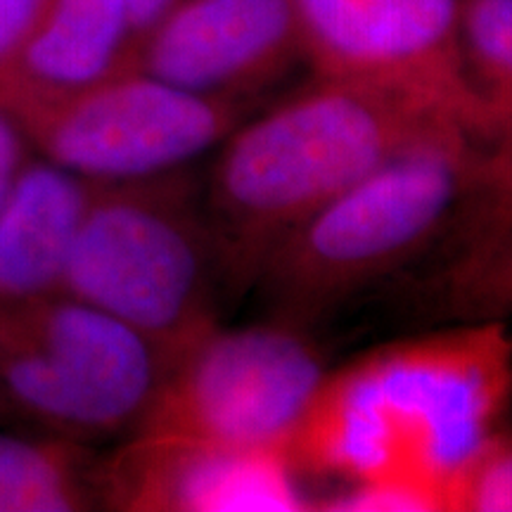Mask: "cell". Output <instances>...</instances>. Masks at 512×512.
Returning <instances> with one entry per match:
<instances>
[{"label": "cell", "mask_w": 512, "mask_h": 512, "mask_svg": "<svg viewBox=\"0 0 512 512\" xmlns=\"http://www.w3.org/2000/svg\"><path fill=\"white\" fill-rule=\"evenodd\" d=\"M185 0H126L128 15H131L133 31H136L138 48L143 43V38L157 27L162 19L174 12L178 5H183ZM138 55V53H136Z\"/></svg>", "instance_id": "20"}, {"label": "cell", "mask_w": 512, "mask_h": 512, "mask_svg": "<svg viewBox=\"0 0 512 512\" xmlns=\"http://www.w3.org/2000/svg\"><path fill=\"white\" fill-rule=\"evenodd\" d=\"M328 368L309 330L283 320L216 325L178 351L138 432L290 453Z\"/></svg>", "instance_id": "7"}, {"label": "cell", "mask_w": 512, "mask_h": 512, "mask_svg": "<svg viewBox=\"0 0 512 512\" xmlns=\"http://www.w3.org/2000/svg\"><path fill=\"white\" fill-rule=\"evenodd\" d=\"M36 155L91 183H121L192 166L214 152L252 102L190 93L126 69L55 98L5 102Z\"/></svg>", "instance_id": "6"}, {"label": "cell", "mask_w": 512, "mask_h": 512, "mask_svg": "<svg viewBox=\"0 0 512 512\" xmlns=\"http://www.w3.org/2000/svg\"><path fill=\"white\" fill-rule=\"evenodd\" d=\"M50 0H0V86L15 72Z\"/></svg>", "instance_id": "18"}, {"label": "cell", "mask_w": 512, "mask_h": 512, "mask_svg": "<svg viewBox=\"0 0 512 512\" xmlns=\"http://www.w3.org/2000/svg\"><path fill=\"white\" fill-rule=\"evenodd\" d=\"M297 64L306 62L292 0H185L143 38L133 69L256 105Z\"/></svg>", "instance_id": "10"}, {"label": "cell", "mask_w": 512, "mask_h": 512, "mask_svg": "<svg viewBox=\"0 0 512 512\" xmlns=\"http://www.w3.org/2000/svg\"><path fill=\"white\" fill-rule=\"evenodd\" d=\"M174 356L67 292L0 306V415L98 446L138 432Z\"/></svg>", "instance_id": "5"}, {"label": "cell", "mask_w": 512, "mask_h": 512, "mask_svg": "<svg viewBox=\"0 0 512 512\" xmlns=\"http://www.w3.org/2000/svg\"><path fill=\"white\" fill-rule=\"evenodd\" d=\"M458 46L486 147L512 133V0H458Z\"/></svg>", "instance_id": "14"}, {"label": "cell", "mask_w": 512, "mask_h": 512, "mask_svg": "<svg viewBox=\"0 0 512 512\" xmlns=\"http://www.w3.org/2000/svg\"><path fill=\"white\" fill-rule=\"evenodd\" d=\"M512 233V133L479 147L470 183L448 228L451 259L475 254Z\"/></svg>", "instance_id": "15"}, {"label": "cell", "mask_w": 512, "mask_h": 512, "mask_svg": "<svg viewBox=\"0 0 512 512\" xmlns=\"http://www.w3.org/2000/svg\"><path fill=\"white\" fill-rule=\"evenodd\" d=\"M439 311L446 318H512V233L475 254L448 261L437 287Z\"/></svg>", "instance_id": "16"}, {"label": "cell", "mask_w": 512, "mask_h": 512, "mask_svg": "<svg viewBox=\"0 0 512 512\" xmlns=\"http://www.w3.org/2000/svg\"><path fill=\"white\" fill-rule=\"evenodd\" d=\"M451 510L512 512V427L501 425L460 479Z\"/></svg>", "instance_id": "17"}, {"label": "cell", "mask_w": 512, "mask_h": 512, "mask_svg": "<svg viewBox=\"0 0 512 512\" xmlns=\"http://www.w3.org/2000/svg\"><path fill=\"white\" fill-rule=\"evenodd\" d=\"M34 157L36 150L22 121L10 105L0 100V204Z\"/></svg>", "instance_id": "19"}, {"label": "cell", "mask_w": 512, "mask_h": 512, "mask_svg": "<svg viewBox=\"0 0 512 512\" xmlns=\"http://www.w3.org/2000/svg\"><path fill=\"white\" fill-rule=\"evenodd\" d=\"M448 131L465 133L413 102L323 76L249 114L216 147L204 178L235 292L254 285L271 249L325 204Z\"/></svg>", "instance_id": "2"}, {"label": "cell", "mask_w": 512, "mask_h": 512, "mask_svg": "<svg viewBox=\"0 0 512 512\" xmlns=\"http://www.w3.org/2000/svg\"><path fill=\"white\" fill-rule=\"evenodd\" d=\"M138 38L126 0H50L3 102L55 98L133 69Z\"/></svg>", "instance_id": "12"}, {"label": "cell", "mask_w": 512, "mask_h": 512, "mask_svg": "<svg viewBox=\"0 0 512 512\" xmlns=\"http://www.w3.org/2000/svg\"><path fill=\"white\" fill-rule=\"evenodd\" d=\"M313 76L425 107L484 147L458 46V0H292Z\"/></svg>", "instance_id": "8"}, {"label": "cell", "mask_w": 512, "mask_h": 512, "mask_svg": "<svg viewBox=\"0 0 512 512\" xmlns=\"http://www.w3.org/2000/svg\"><path fill=\"white\" fill-rule=\"evenodd\" d=\"M95 185L34 157L0 204V306L64 290Z\"/></svg>", "instance_id": "11"}, {"label": "cell", "mask_w": 512, "mask_h": 512, "mask_svg": "<svg viewBox=\"0 0 512 512\" xmlns=\"http://www.w3.org/2000/svg\"><path fill=\"white\" fill-rule=\"evenodd\" d=\"M133 325L171 356L221 325L235 292L192 166L98 183L64 290Z\"/></svg>", "instance_id": "3"}, {"label": "cell", "mask_w": 512, "mask_h": 512, "mask_svg": "<svg viewBox=\"0 0 512 512\" xmlns=\"http://www.w3.org/2000/svg\"><path fill=\"white\" fill-rule=\"evenodd\" d=\"M98 465L88 444L0 430V512L100 510Z\"/></svg>", "instance_id": "13"}, {"label": "cell", "mask_w": 512, "mask_h": 512, "mask_svg": "<svg viewBox=\"0 0 512 512\" xmlns=\"http://www.w3.org/2000/svg\"><path fill=\"white\" fill-rule=\"evenodd\" d=\"M479 145L448 131L389 159L271 249L256 273L271 318L309 325L437 245Z\"/></svg>", "instance_id": "4"}, {"label": "cell", "mask_w": 512, "mask_h": 512, "mask_svg": "<svg viewBox=\"0 0 512 512\" xmlns=\"http://www.w3.org/2000/svg\"><path fill=\"white\" fill-rule=\"evenodd\" d=\"M510 401L508 320H463L328 370L290 458L297 472L354 486L361 510H451Z\"/></svg>", "instance_id": "1"}, {"label": "cell", "mask_w": 512, "mask_h": 512, "mask_svg": "<svg viewBox=\"0 0 512 512\" xmlns=\"http://www.w3.org/2000/svg\"><path fill=\"white\" fill-rule=\"evenodd\" d=\"M100 510H309L290 453L240 448L185 434L140 432L100 456Z\"/></svg>", "instance_id": "9"}]
</instances>
